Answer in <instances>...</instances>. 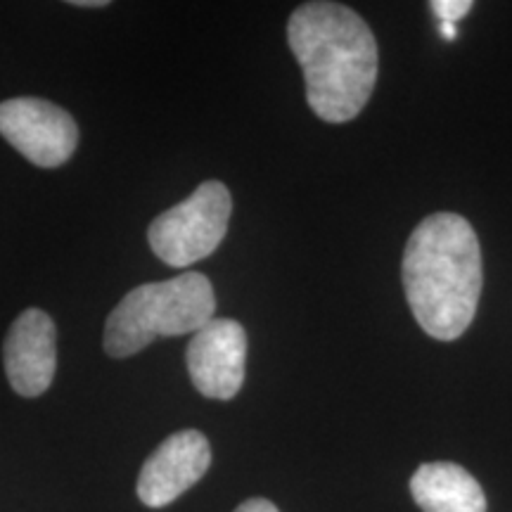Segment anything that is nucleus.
Here are the masks:
<instances>
[{"label":"nucleus","instance_id":"nucleus-8","mask_svg":"<svg viewBox=\"0 0 512 512\" xmlns=\"http://www.w3.org/2000/svg\"><path fill=\"white\" fill-rule=\"evenodd\" d=\"M209 465L211 448L202 432L181 430L171 434L145 460L138 477V498L147 508H164L200 482Z\"/></svg>","mask_w":512,"mask_h":512},{"label":"nucleus","instance_id":"nucleus-11","mask_svg":"<svg viewBox=\"0 0 512 512\" xmlns=\"http://www.w3.org/2000/svg\"><path fill=\"white\" fill-rule=\"evenodd\" d=\"M235 512H280L278 508L271 501H266V498H249L242 505H238V510Z\"/></svg>","mask_w":512,"mask_h":512},{"label":"nucleus","instance_id":"nucleus-1","mask_svg":"<svg viewBox=\"0 0 512 512\" xmlns=\"http://www.w3.org/2000/svg\"><path fill=\"white\" fill-rule=\"evenodd\" d=\"M287 41L316 117L347 124L368 105L377 81V41L361 15L339 3H304L287 22Z\"/></svg>","mask_w":512,"mask_h":512},{"label":"nucleus","instance_id":"nucleus-12","mask_svg":"<svg viewBox=\"0 0 512 512\" xmlns=\"http://www.w3.org/2000/svg\"><path fill=\"white\" fill-rule=\"evenodd\" d=\"M439 31H441V36H444L446 38V41H453V38H456L458 36V29H456V24H441V27H439Z\"/></svg>","mask_w":512,"mask_h":512},{"label":"nucleus","instance_id":"nucleus-7","mask_svg":"<svg viewBox=\"0 0 512 512\" xmlns=\"http://www.w3.org/2000/svg\"><path fill=\"white\" fill-rule=\"evenodd\" d=\"M3 363L10 387L19 396L36 399L48 392L57 368V330L46 311L19 313L5 337Z\"/></svg>","mask_w":512,"mask_h":512},{"label":"nucleus","instance_id":"nucleus-2","mask_svg":"<svg viewBox=\"0 0 512 512\" xmlns=\"http://www.w3.org/2000/svg\"><path fill=\"white\" fill-rule=\"evenodd\" d=\"M406 299L420 328L451 342L470 328L482 294V249L463 216H427L408 238L401 266Z\"/></svg>","mask_w":512,"mask_h":512},{"label":"nucleus","instance_id":"nucleus-5","mask_svg":"<svg viewBox=\"0 0 512 512\" xmlns=\"http://www.w3.org/2000/svg\"><path fill=\"white\" fill-rule=\"evenodd\" d=\"M0 136L43 169L69 162L79 145V126L62 107L41 98L0 102Z\"/></svg>","mask_w":512,"mask_h":512},{"label":"nucleus","instance_id":"nucleus-9","mask_svg":"<svg viewBox=\"0 0 512 512\" xmlns=\"http://www.w3.org/2000/svg\"><path fill=\"white\" fill-rule=\"evenodd\" d=\"M413 501L422 512H486L482 486L456 463H425L411 477Z\"/></svg>","mask_w":512,"mask_h":512},{"label":"nucleus","instance_id":"nucleus-13","mask_svg":"<svg viewBox=\"0 0 512 512\" xmlns=\"http://www.w3.org/2000/svg\"><path fill=\"white\" fill-rule=\"evenodd\" d=\"M76 8H105V0H74Z\"/></svg>","mask_w":512,"mask_h":512},{"label":"nucleus","instance_id":"nucleus-10","mask_svg":"<svg viewBox=\"0 0 512 512\" xmlns=\"http://www.w3.org/2000/svg\"><path fill=\"white\" fill-rule=\"evenodd\" d=\"M432 10L441 19V24H456L472 10V3L470 0H434Z\"/></svg>","mask_w":512,"mask_h":512},{"label":"nucleus","instance_id":"nucleus-6","mask_svg":"<svg viewBox=\"0 0 512 512\" xmlns=\"http://www.w3.org/2000/svg\"><path fill=\"white\" fill-rule=\"evenodd\" d=\"M190 380L207 399L228 401L242 389L247 366V332L238 320L211 318L192 335L185 351Z\"/></svg>","mask_w":512,"mask_h":512},{"label":"nucleus","instance_id":"nucleus-3","mask_svg":"<svg viewBox=\"0 0 512 512\" xmlns=\"http://www.w3.org/2000/svg\"><path fill=\"white\" fill-rule=\"evenodd\" d=\"M216 297L209 278L188 271L126 294L105 323V351L126 358L159 337L195 335L214 318Z\"/></svg>","mask_w":512,"mask_h":512},{"label":"nucleus","instance_id":"nucleus-4","mask_svg":"<svg viewBox=\"0 0 512 512\" xmlns=\"http://www.w3.org/2000/svg\"><path fill=\"white\" fill-rule=\"evenodd\" d=\"M233 197L221 181H204L188 200L150 223L152 252L171 268H188L214 254L228 233Z\"/></svg>","mask_w":512,"mask_h":512}]
</instances>
